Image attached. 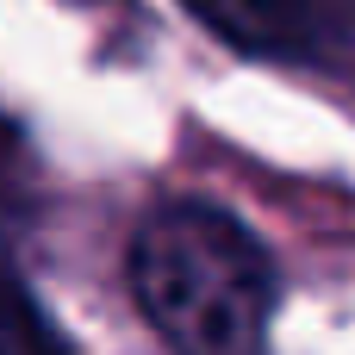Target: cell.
I'll use <instances>...</instances> for the list:
<instances>
[{"mask_svg": "<svg viewBox=\"0 0 355 355\" xmlns=\"http://www.w3.org/2000/svg\"><path fill=\"white\" fill-rule=\"evenodd\" d=\"M125 281H131L144 324L168 349L200 355L262 349L275 306H281L275 256L237 212L212 200L150 206L144 225L131 231Z\"/></svg>", "mask_w": 355, "mask_h": 355, "instance_id": "6da1fadb", "label": "cell"}, {"mask_svg": "<svg viewBox=\"0 0 355 355\" xmlns=\"http://www.w3.org/2000/svg\"><path fill=\"white\" fill-rule=\"evenodd\" d=\"M212 37L243 56L355 75V0H181Z\"/></svg>", "mask_w": 355, "mask_h": 355, "instance_id": "7a4b0ae2", "label": "cell"}]
</instances>
